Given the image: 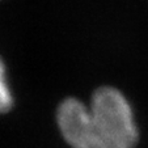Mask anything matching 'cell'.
Segmentation results:
<instances>
[{
  "instance_id": "6da1fadb",
  "label": "cell",
  "mask_w": 148,
  "mask_h": 148,
  "mask_svg": "<svg viewBox=\"0 0 148 148\" xmlns=\"http://www.w3.org/2000/svg\"><path fill=\"white\" fill-rule=\"evenodd\" d=\"M56 121L72 148H134L138 140L132 109L119 90L102 87L90 103L67 98L59 105Z\"/></svg>"
},
{
  "instance_id": "7a4b0ae2",
  "label": "cell",
  "mask_w": 148,
  "mask_h": 148,
  "mask_svg": "<svg viewBox=\"0 0 148 148\" xmlns=\"http://www.w3.org/2000/svg\"><path fill=\"white\" fill-rule=\"evenodd\" d=\"M12 106V96L5 80V70L3 62L0 60V113L9 110Z\"/></svg>"
}]
</instances>
